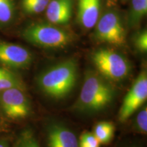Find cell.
Returning a JSON list of instances; mask_svg holds the SVG:
<instances>
[{"mask_svg":"<svg viewBox=\"0 0 147 147\" xmlns=\"http://www.w3.org/2000/svg\"><path fill=\"white\" fill-rule=\"evenodd\" d=\"M136 127L138 131L146 134L147 131V108L144 106L139 112L136 119Z\"/></svg>","mask_w":147,"mask_h":147,"instance_id":"19","label":"cell"},{"mask_svg":"<svg viewBox=\"0 0 147 147\" xmlns=\"http://www.w3.org/2000/svg\"><path fill=\"white\" fill-rule=\"evenodd\" d=\"M79 147H100V142L93 132L84 131L78 140Z\"/></svg>","mask_w":147,"mask_h":147,"instance_id":"18","label":"cell"},{"mask_svg":"<svg viewBox=\"0 0 147 147\" xmlns=\"http://www.w3.org/2000/svg\"><path fill=\"white\" fill-rule=\"evenodd\" d=\"M147 13V0H132L129 23L131 27L136 26L140 23Z\"/></svg>","mask_w":147,"mask_h":147,"instance_id":"14","label":"cell"},{"mask_svg":"<svg viewBox=\"0 0 147 147\" xmlns=\"http://www.w3.org/2000/svg\"><path fill=\"white\" fill-rule=\"evenodd\" d=\"M48 147H79L76 134L60 123H52L47 129Z\"/></svg>","mask_w":147,"mask_h":147,"instance_id":"9","label":"cell"},{"mask_svg":"<svg viewBox=\"0 0 147 147\" xmlns=\"http://www.w3.org/2000/svg\"><path fill=\"white\" fill-rule=\"evenodd\" d=\"M15 5L13 0H0V25H7L13 19Z\"/></svg>","mask_w":147,"mask_h":147,"instance_id":"15","label":"cell"},{"mask_svg":"<svg viewBox=\"0 0 147 147\" xmlns=\"http://www.w3.org/2000/svg\"><path fill=\"white\" fill-rule=\"evenodd\" d=\"M33 56L27 49L8 42H0V63L12 69L27 68L32 63Z\"/></svg>","mask_w":147,"mask_h":147,"instance_id":"8","label":"cell"},{"mask_svg":"<svg viewBox=\"0 0 147 147\" xmlns=\"http://www.w3.org/2000/svg\"><path fill=\"white\" fill-rule=\"evenodd\" d=\"M134 45L138 51L141 53L147 51V32L146 29L140 32L134 38Z\"/></svg>","mask_w":147,"mask_h":147,"instance_id":"20","label":"cell"},{"mask_svg":"<svg viewBox=\"0 0 147 147\" xmlns=\"http://www.w3.org/2000/svg\"><path fill=\"white\" fill-rule=\"evenodd\" d=\"M32 1V0H23L22 1Z\"/></svg>","mask_w":147,"mask_h":147,"instance_id":"22","label":"cell"},{"mask_svg":"<svg viewBox=\"0 0 147 147\" xmlns=\"http://www.w3.org/2000/svg\"><path fill=\"white\" fill-rule=\"evenodd\" d=\"M126 32L120 16L114 12H106L95 25V38L98 41L116 47L125 43Z\"/></svg>","mask_w":147,"mask_h":147,"instance_id":"5","label":"cell"},{"mask_svg":"<svg viewBox=\"0 0 147 147\" xmlns=\"http://www.w3.org/2000/svg\"><path fill=\"white\" fill-rule=\"evenodd\" d=\"M115 126L109 121H101L97 123L93 128V134L100 144H108L114 137Z\"/></svg>","mask_w":147,"mask_h":147,"instance_id":"12","label":"cell"},{"mask_svg":"<svg viewBox=\"0 0 147 147\" xmlns=\"http://www.w3.org/2000/svg\"><path fill=\"white\" fill-rule=\"evenodd\" d=\"M73 0H51L47 7L48 21L53 25H65L72 16Z\"/></svg>","mask_w":147,"mask_h":147,"instance_id":"10","label":"cell"},{"mask_svg":"<svg viewBox=\"0 0 147 147\" xmlns=\"http://www.w3.org/2000/svg\"><path fill=\"white\" fill-rule=\"evenodd\" d=\"M0 147H9V146L7 142L3 140H0Z\"/></svg>","mask_w":147,"mask_h":147,"instance_id":"21","label":"cell"},{"mask_svg":"<svg viewBox=\"0 0 147 147\" xmlns=\"http://www.w3.org/2000/svg\"><path fill=\"white\" fill-rule=\"evenodd\" d=\"M115 95V89L111 82L98 72L88 71L74 109L82 113H97L108 107Z\"/></svg>","mask_w":147,"mask_h":147,"instance_id":"1","label":"cell"},{"mask_svg":"<svg viewBox=\"0 0 147 147\" xmlns=\"http://www.w3.org/2000/svg\"><path fill=\"white\" fill-rule=\"evenodd\" d=\"M97 72L110 82L122 81L131 72L129 61L120 53L108 49H100L91 55Z\"/></svg>","mask_w":147,"mask_h":147,"instance_id":"4","label":"cell"},{"mask_svg":"<svg viewBox=\"0 0 147 147\" xmlns=\"http://www.w3.org/2000/svg\"><path fill=\"white\" fill-rule=\"evenodd\" d=\"M101 0H78V22L84 29L94 27L100 18Z\"/></svg>","mask_w":147,"mask_h":147,"instance_id":"11","label":"cell"},{"mask_svg":"<svg viewBox=\"0 0 147 147\" xmlns=\"http://www.w3.org/2000/svg\"><path fill=\"white\" fill-rule=\"evenodd\" d=\"M23 91L20 88H11L0 92V107L8 118L17 120L30 115V102Z\"/></svg>","mask_w":147,"mask_h":147,"instance_id":"6","label":"cell"},{"mask_svg":"<svg viewBox=\"0 0 147 147\" xmlns=\"http://www.w3.org/2000/svg\"><path fill=\"white\" fill-rule=\"evenodd\" d=\"M77 78L78 63L74 59H69L51 66L40 74L37 83L47 96L61 100L73 91Z\"/></svg>","mask_w":147,"mask_h":147,"instance_id":"2","label":"cell"},{"mask_svg":"<svg viewBox=\"0 0 147 147\" xmlns=\"http://www.w3.org/2000/svg\"><path fill=\"white\" fill-rule=\"evenodd\" d=\"M11 88L25 89L21 78L8 69L0 67V92Z\"/></svg>","mask_w":147,"mask_h":147,"instance_id":"13","label":"cell"},{"mask_svg":"<svg viewBox=\"0 0 147 147\" xmlns=\"http://www.w3.org/2000/svg\"><path fill=\"white\" fill-rule=\"evenodd\" d=\"M51 0H32L29 1H22L24 12L29 14H39L47 9Z\"/></svg>","mask_w":147,"mask_h":147,"instance_id":"16","label":"cell"},{"mask_svg":"<svg viewBox=\"0 0 147 147\" xmlns=\"http://www.w3.org/2000/svg\"><path fill=\"white\" fill-rule=\"evenodd\" d=\"M147 100V73L142 70L129 90L121 104L119 120L124 123L142 106Z\"/></svg>","mask_w":147,"mask_h":147,"instance_id":"7","label":"cell"},{"mask_svg":"<svg viewBox=\"0 0 147 147\" xmlns=\"http://www.w3.org/2000/svg\"><path fill=\"white\" fill-rule=\"evenodd\" d=\"M26 41L34 46L46 49H63L72 40L67 31L49 23H34L22 32Z\"/></svg>","mask_w":147,"mask_h":147,"instance_id":"3","label":"cell"},{"mask_svg":"<svg viewBox=\"0 0 147 147\" xmlns=\"http://www.w3.org/2000/svg\"><path fill=\"white\" fill-rule=\"evenodd\" d=\"M14 147H40L32 130L25 129L20 134Z\"/></svg>","mask_w":147,"mask_h":147,"instance_id":"17","label":"cell"}]
</instances>
